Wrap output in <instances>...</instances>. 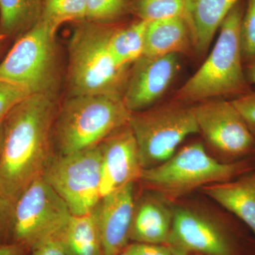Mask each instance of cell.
Listing matches in <instances>:
<instances>
[{
  "mask_svg": "<svg viewBox=\"0 0 255 255\" xmlns=\"http://www.w3.org/2000/svg\"><path fill=\"white\" fill-rule=\"evenodd\" d=\"M255 137V91L231 101Z\"/></svg>",
  "mask_w": 255,
  "mask_h": 255,
  "instance_id": "obj_27",
  "label": "cell"
},
{
  "mask_svg": "<svg viewBox=\"0 0 255 255\" xmlns=\"http://www.w3.org/2000/svg\"><path fill=\"white\" fill-rule=\"evenodd\" d=\"M2 135H3V130H2V125H1V127H0V149H1V142H2Z\"/></svg>",
  "mask_w": 255,
  "mask_h": 255,
  "instance_id": "obj_34",
  "label": "cell"
},
{
  "mask_svg": "<svg viewBox=\"0 0 255 255\" xmlns=\"http://www.w3.org/2000/svg\"><path fill=\"white\" fill-rule=\"evenodd\" d=\"M192 107L199 132L228 162L255 157V137L231 101H206Z\"/></svg>",
  "mask_w": 255,
  "mask_h": 255,
  "instance_id": "obj_10",
  "label": "cell"
},
{
  "mask_svg": "<svg viewBox=\"0 0 255 255\" xmlns=\"http://www.w3.org/2000/svg\"><path fill=\"white\" fill-rule=\"evenodd\" d=\"M72 215L65 201L42 176L13 204L9 243L31 251L45 242L59 239Z\"/></svg>",
  "mask_w": 255,
  "mask_h": 255,
  "instance_id": "obj_8",
  "label": "cell"
},
{
  "mask_svg": "<svg viewBox=\"0 0 255 255\" xmlns=\"http://www.w3.org/2000/svg\"><path fill=\"white\" fill-rule=\"evenodd\" d=\"M132 0H87L86 21L101 24L114 21L131 12Z\"/></svg>",
  "mask_w": 255,
  "mask_h": 255,
  "instance_id": "obj_24",
  "label": "cell"
},
{
  "mask_svg": "<svg viewBox=\"0 0 255 255\" xmlns=\"http://www.w3.org/2000/svg\"><path fill=\"white\" fill-rule=\"evenodd\" d=\"M28 255H68L59 239L45 242L30 251Z\"/></svg>",
  "mask_w": 255,
  "mask_h": 255,
  "instance_id": "obj_30",
  "label": "cell"
},
{
  "mask_svg": "<svg viewBox=\"0 0 255 255\" xmlns=\"http://www.w3.org/2000/svg\"><path fill=\"white\" fill-rule=\"evenodd\" d=\"M134 183L104 196L96 206L103 255H120L130 241L135 201Z\"/></svg>",
  "mask_w": 255,
  "mask_h": 255,
  "instance_id": "obj_14",
  "label": "cell"
},
{
  "mask_svg": "<svg viewBox=\"0 0 255 255\" xmlns=\"http://www.w3.org/2000/svg\"><path fill=\"white\" fill-rule=\"evenodd\" d=\"M55 33L41 20L18 37L0 63V80L23 87L31 95L56 98L60 73Z\"/></svg>",
  "mask_w": 255,
  "mask_h": 255,
  "instance_id": "obj_6",
  "label": "cell"
},
{
  "mask_svg": "<svg viewBox=\"0 0 255 255\" xmlns=\"http://www.w3.org/2000/svg\"><path fill=\"white\" fill-rule=\"evenodd\" d=\"M41 18V0H0V38L17 39Z\"/></svg>",
  "mask_w": 255,
  "mask_h": 255,
  "instance_id": "obj_21",
  "label": "cell"
},
{
  "mask_svg": "<svg viewBox=\"0 0 255 255\" xmlns=\"http://www.w3.org/2000/svg\"><path fill=\"white\" fill-rule=\"evenodd\" d=\"M166 244L173 255L189 253L207 255H234L226 233L209 220L190 210L177 209Z\"/></svg>",
  "mask_w": 255,
  "mask_h": 255,
  "instance_id": "obj_12",
  "label": "cell"
},
{
  "mask_svg": "<svg viewBox=\"0 0 255 255\" xmlns=\"http://www.w3.org/2000/svg\"><path fill=\"white\" fill-rule=\"evenodd\" d=\"M147 23L137 18L124 26L112 25L107 38V48L119 66L131 67L143 55Z\"/></svg>",
  "mask_w": 255,
  "mask_h": 255,
  "instance_id": "obj_20",
  "label": "cell"
},
{
  "mask_svg": "<svg viewBox=\"0 0 255 255\" xmlns=\"http://www.w3.org/2000/svg\"><path fill=\"white\" fill-rule=\"evenodd\" d=\"M42 18L56 32L63 23L86 18L87 0H41Z\"/></svg>",
  "mask_w": 255,
  "mask_h": 255,
  "instance_id": "obj_22",
  "label": "cell"
},
{
  "mask_svg": "<svg viewBox=\"0 0 255 255\" xmlns=\"http://www.w3.org/2000/svg\"><path fill=\"white\" fill-rule=\"evenodd\" d=\"M172 214L157 198H142L135 204L130 240L145 244H166L172 227Z\"/></svg>",
  "mask_w": 255,
  "mask_h": 255,
  "instance_id": "obj_17",
  "label": "cell"
},
{
  "mask_svg": "<svg viewBox=\"0 0 255 255\" xmlns=\"http://www.w3.org/2000/svg\"><path fill=\"white\" fill-rule=\"evenodd\" d=\"M131 112L122 97L70 96L58 108L53 127V141L58 153L86 150L121 128L128 125Z\"/></svg>",
  "mask_w": 255,
  "mask_h": 255,
  "instance_id": "obj_4",
  "label": "cell"
},
{
  "mask_svg": "<svg viewBox=\"0 0 255 255\" xmlns=\"http://www.w3.org/2000/svg\"><path fill=\"white\" fill-rule=\"evenodd\" d=\"M124 252L128 255H173L167 247L145 243L128 246Z\"/></svg>",
  "mask_w": 255,
  "mask_h": 255,
  "instance_id": "obj_29",
  "label": "cell"
},
{
  "mask_svg": "<svg viewBox=\"0 0 255 255\" xmlns=\"http://www.w3.org/2000/svg\"><path fill=\"white\" fill-rule=\"evenodd\" d=\"M99 145L102 156L101 197L140 179L143 169L129 124L111 134Z\"/></svg>",
  "mask_w": 255,
  "mask_h": 255,
  "instance_id": "obj_13",
  "label": "cell"
},
{
  "mask_svg": "<svg viewBox=\"0 0 255 255\" xmlns=\"http://www.w3.org/2000/svg\"><path fill=\"white\" fill-rule=\"evenodd\" d=\"M243 61L246 64L255 58V0H246L241 26Z\"/></svg>",
  "mask_w": 255,
  "mask_h": 255,
  "instance_id": "obj_25",
  "label": "cell"
},
{
  "mask_svg": "<svg viewBox=\"0 0 255 255\" xmlns=\"http://www.w3.org/2000/svg\"><path fill=\"white\" fill-rule=\"evenodd\" d=\"M59 240L68 255H103L95 209L88 214L72 215Z\"/></svg>",
  "mask_w": 255,
  "mask_h": 255,
  "instance_id": "obj_19",
  "label": "cell"
},
{
  "mask_svg": "<svg viewBox=\"0 0 255 255\" xmlns=\"http://www.w3.org/2000/svg\"><path fill=\"white\" fill-rule=\"evenodd\" d=\"M30 95L23 87L0 80V127L9 112Z\"/></svg>",
  "mask_w": 255,
  "mask_h": 255,
  "instance_id": "obj_26",
  "label": "cell"
},
{
  "mask_svg": "<svg viewBox=\"0 0 255 255\" xmlns=\"http://www.w3.org/2000/svg\"><path fill=\"white\" fill-rule=\"evenodd\" d=\"M9 41V40L0 38V57L4 53V50H6V47H7L8 42Z\"/></svg>",
  "mask_w": 255,
  "mask_h": 255,
  "instance_id": "obj_33",
  "label": "cell"
},
{
  "mask_svg": "<svg viewBox=\"0 0 255 255\" xmlns=\"http://www.w3.org/2000/svg\"><path fill=\"white\" fill-rule=\"evenodd\" d=\"M180 69L179 55H142L130 67L122 99L131 113L151 108L168 90Z\"/></svg>",
  "mask_w": 255,
  "mask_h": 255,
  "instance_id": "obj_11",
  "label": "cell"
},
{
  "mask_svg": "<svg viewBox=\"0 0 255 255\" xmlns=\"http://www.w3.org/2000/svg\"><path fill=\"white\" fill-rule=\"evenodd\" d=\"M43 177L65 201L72 214L91 212L102 199L100 145L67 155H53Z\"/></svg>",
  "mask_w": 255,
  "mask_h": 255,
  "instance_id": "obj_9",
  "label": "cell"
},
{
  "mask_svg": "<svg viewBox=\"0 0 255 255\" xmlns=\"http://www.w3.org/2000/svg\"><path fill=\"white\" fill-rule=\"evenodd\" d=\"M206 196L246 223L255 235V172L201 188Z\"/></svg>",
  "mask_w": 255,
  "mask_h": 255,
  "instance_id": "obj_16",
  "label": "cell"
},
{
  "mask_svg": "<svg viewBox=\"0 0 255 255\" xmlns=\"http://www.w3.org/2000/svg\"><path fill=\"white\" fill-rule=\"evenodd\" d=\"M78 23L68 46L70 96L122 97L130 67L119 66L109 53L107 38L113 24Z\"/></svg>",
  "mask_w": 255,
  "mask_h": 255,
  "instance_id": "obj_3",
  "label": "cell"
},
{
  "mask_svg": "<svg viewBox=\"0 0 255 255\" xmlns=\"http://www.w3.org/2000/svg\"><path fill=\"white\" fill-rule=\"evenodd\" d=\"M13 203L0 194V246L9 243Z\"/></svg>",
  "mask_w": 255,
  "mask_h": 255,
  "instance_id": "obj_28",
  "label": "cell"
},
{
  "mask_svg": "<svg viewBox=\"0 0 255 255\" xmlns=\"http://www.w3.org/2000/svg\"><path fill=\"white\" fill-rule=\"evenodd\" d=\"M120 255H127V253H124V252H123V253H122V254H121Z\"/></svg>",
  "mask_w": 255,
  "mask_h": 255,
  "instance_id": "obj_35",
  "label": "cell"
},
{
  "mask_svg": "<svg viewBox=\"0 0 255 255\" xmlns=\"http://www.w3.org/2000/svg\"><path fill=\"white\" fill-rule=\"evenodd\" d=\"M29 250L16 243H8L0 246V255H28Z\"/></svg>",
  "mask_w": 255,
  "mask_h": 255,
  "instance_id": "obj_31",
  "label": "cell"
},
{
  "mask_svg": "<svg viewBox=\"0 0 255 255\" xmlns=\"http://www.w3.org/2000/svg\"><path fill=\"white\" fill-rule=\"evenodd\" d=\"M187 0H132L131 12L146 22L184 16Z\"/></svg>",
  "mask_w": 255,
  "mask_h": 255,
  "instance_id": "obj_23",
  "label": "cell"
},
{
  "mask_svg": "<svg viewBox=\"0 0 255 255\" xmlns=\"http://www.w3.org/2000/svg\"><path fill=\"white\" fill-rule=\"evenodd\" d=\"M240 0H187L184 17L190 30L193 48L205 54L223 20Z\"/></svg>",
  "mask_w": 255,
  "mask_h": 255,
  "instance_id": "obj_15",
  "label": "cell"
},
{
  "mask_svg": "<svg viewBox=\"0 0 255 255\" xmlns=\"http://www.w3.org/2000/svg\"><path fill=\"white\" fill-rule=\"evenodd\" d=\"M55 97L32 95L13 109L2 124L0 194L14 204L35 179L42 177L53 156Z\"/></svg>",
  "mask_w": 255,
  "mask_h": 255,
  "instance_id": "obj_1",
  "label": "cell"
},
{
  "mask_svg": "<svg viewBox=\"0 0 255 255\" xmlns=\"http://www.w3.org/2000/svg\"><path fill=\"white\" fill-rule=\"evenodd\" d=\"M245 73L250 85H255V58L245 64Z\"/></svg>",
  "mask_w": 255,
  "mask_h": 255,
  "instance_id": "obj_32",
  "label": "cell"
},
{
  "mask_svg": "<svg viewBox=\"0 0 255 255\" xmlns=\"http://www.w3.org/2000/svg\"><path fill=\"white\" fill-rule=\"evenodd\" d=\"M192 46L190 30L184 16L147 22L143 55L186 53Z\"/></svg>",
  "mask_w": 255,
  "mask_h": 255,
  "instance_id": "obj_18",
  "label": "cell"
},
{
  "mask_svg": "<svg viewBox=\"0 0 255 255\" xmlns=\"http://www.w3.org/2000/svg\"><path fill=\"white\" fill-rule=\"evenodd\" d=\"M129 127L143 169L163 163L186 137L199 132L193 107L176 101L132 113Z\"/></svg>",
  "mask_w": 255,
  "mask_h": 255,
  "instance_id": "obj_7",
  "label": "cell"
},
{
  "mask_svg": "<svg viewBox=\"0 0 255 255\" xmlns=\"http://www.w3.org/2000/svg\"><path fill=\"white\" fill-rule=\"evenodd\" d=\"M246 0H240L219 28L216 44L208 58L174 96L190 105L206 101H232L252 91L246 78L241 41Z\"/></svg>",
  "mask_w": 255,
  "mask_h": 255,
  "instance_id": "obj_2",
  "label": "cell"
},
{
  "mask_svg": "<svg viewBox=\"0 0 255 255\" xmlns=\"http://www.w3.org/2000/svg\"><path fill=\"white\" fill-rule=\"evenodd\" d=\"M255 171V157L232 162L213 158L201 143L186 146L163 163L143 169L140 180L168 199H177L209 184L228 182Z\"/></svg>",
  "mask_w": 255,
  "mask_h": 255,
  "instance_id": "obj_5",
  "label": "cell"
}]
</instances>
